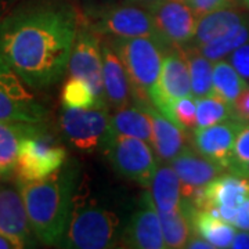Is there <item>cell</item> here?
Segmentation results:
<instances>
[{
	"label": "cell",
	"mask_w": 249,
	"mask_h": 249,
	"mask_svg": "<svg viewBox=\"0 0 249 249\" xmlns=\"http://www.w3.org/2000/svg\"><path fill=\"white\" fill-rule=\"evenodd\" d=\"M107 39L127 72L136 104L142 107L152 106L151 91L160 78L168 47L154 36Z\"/></svg>",
	"instance_id": "cell-4"
},
{
	"label": "cell",
	"mask_w": 249,
	"mask_h": 249,
	"mask_svg": "<svg viewBox=\"0 0 249 249\" xmlns=\"http://www.w3.org/2000/svg\"><path fill=\"white\" fill-rule=\"evenodd\" d=\"M188 96H193V91L186 54L181 47H169L165 52L160 78L151 91L152 106L169 116L173 104Z\"/></svg>",
	"instance_id": "cell-12"
},
{
	"label": "cell",
	"mask_w": 249,
	"mask_h": 249,
	"mask_svg": "<svg viewBox=\"0 0 249 249\" xmlns=\"http://www.w3.org/2000/svg\"><path fill=\"white\" fill-rule=\"evenodd\" d=\"M212 85L213 93L219 94L231 104H234L237 97L249 86L247 79L241 76L240 72L232 67L231 62L224 60L214 61Z\"/></svg>",
	"instance_id": "cell-27"
},
{
	"label": "cell",
	"mask_w": 249,
	"mask_h": 249,
	"mask_svg": "<svg viewBox=\"0 0 249 249\" xmlns=\"http://www.w3.org/2000/svg\"><path fill=\"white\" fill-rule=\"evenodd\" d=\"M4 178H7V176H6V175H4V173L0 170V180H4Z\"/></svg>",
	"instance_id": "cell-43"
},
{
	"label": "cell",
	"mask_w": 249,
	"mask_h": 249,
	"mask_svg": "<svg viewBox=\"0 0 249 249\" xmlns=\"http://www.w3.org/2000/svg\"><path fill=\"white\" fill-rule=\"evenodd\" d=\"M237 0H188L190 6L193 7L196 17L212 13L216 10L230 9L235 4Z\"/></svg>",
	"instance_id": "cell-33"
},
{
	"label": "cell",
	"mask_w": 249,
	"mask_h": 249,
	"mask_svg": "<svg viewBox=\"0 0 249 249\" xmlns=\"http://www.w3.org/2000/svg\"><path fill=\"white\" fill-rule=\"evenodd\" d=\"M150 13L155 36L165 47H183L194 39L198 17L188 0H160Z\"/></svg>",
	"instance_id": "cell-11"
},
{
	"label": "cell",
	"mask_w": 249,
	"mask_h": 249,
	"mask_svg": "<svg viewBox=\"0 0 249 249\" xmlns=\"http://www.w3.org/2000/svg\"><path fill=\"white\" fill-rule=\"evenodd\" d=\"M232 226H235V229L238 230H247L249 231V196L238 206Z\"/></svg>",
	"instance_id": "cell-36"
},
{
	"label": "cell",
	"mask_w": 249,
	"mask_h": 249,
	"mask_svg": "<svg viewBox=\"0 0 249 249\" xmlns=\"http://www.w3.org/2000/svg\"><path fill=\"white\" fill-rule=\"evenodd\" d=\"M43 132L46 130L40 124L0 121V170L7 178L16 169L21 142Z\"/></svg>",
	"instance_id": "cell-20"
},
{
	"label": "cell",
	"mask_w": 249,
	"mask_h": 249,
	"mask_svg": "<svg viewBox=\"0 0 249 249\" xmlns=\"http://www.w3.org/2000/svg\"><path fill=\"white\" fill-rule=\"evenodd\" d=\"M232 108L234 116L245 124H249V86L237 97Z\"/></svg>",
	"instance_id": "cell-35"
},
{
	"label": "cell",
	"mask_w": 249,
	"mask_h": 249,
	"mask_svg": "<svg viewBox=\"0 0 249 249\" xmlns=\"http://www.w3.org/2000/svg\"><path fill=\"white\" fill-rule=\"evenodd\" d=\"M124 227L115 212L96 201H90L89 196L80 193L78 186L70 222L58 247L70 249L115 248L121 242Z\"/></svg>",
	"instance_id": "cell-3"
},
{
	"label": "cell",
	"mask_w": 249,
	"mask_h": 249,
	"mask_svg": "<svg viewBox=\"0 0 249 249\" xmlns=\"http://www.w3.org/2000/svg\"><path fill=\"white\" fill-rule=\"evenodd\" d=\"M196 129L220 124L235 118L231 103L226 101L216 93L196 98Z\"/></svg>",
	"instance_id": "cell-28"
},
{
	"label": "cell",
	"mask_w": 249,
	"mask_h": 249,
	"mask_svg": "<svg viewBox=\"0 0 249 249\" xmlns=\"http://www.w3.org/2000/svg\"><path fill=\"white\" fill-rule=\"evenodd\" d=\"M16 183L37 241L46 245H58L70 222L73 196L79 183V168L75 163H64L47 178H16Z\"/></svg>",
	"instance_id": "cell-2"
},
{
	"label": "cell",
	"mask_w": 249,
	"mask_h": 249,
	"mask_svg": "<svg viewBox=\"0 0 249 249\" xmlns=\"http://www.w3.org/2000/svg\"><path fill=\"white\" fill-rule=\"evenodd\" d=\"M79 16L60 0L36 1L0 21V53L32 89L49 88L68 70Z\"/></svg>",
	"instance_id": "cell-1"
},
{
	"label": "cell",
	"mask_w": 249,
	"mask_h": 249,
	"mask_svg": "<svg viewBox=\"0 0 249 249\" xmlns=\"http://www.w3.org/2000/svg\"><path fill=\"white\" fill-rule=\"evenodd\" d=\"M186 54L188 70H190V79H191V91L196 98L204 97L213 91L212 85V73L213 65L212 61L208 60L196 46L186 45L181 47Z\"/></svg>",
	"instance_id": "cell-26"
},
{
	"label": "cell",
	"mask_w": 249,
	"mask_h": 249,
	"mask_svg": "<svg viewBox=\"0 0 249 249\" xmlns=\"http://www.w3.org/2000/svg\"><path fill=\"white\" fill-rule=\"evenodd\" d=\"M249 40V27L248 24H242L238 28L232 29L231 32L220 36L214 40H211L202 46H196V49L204 54L208 60L212 62L223 60L226 55L231 54L240 46L245 45Z\"/></svg>",
	"instance_id": "cell-29"
},
{
	"label": "cell",
	"mask_w": 249,
	"mask_h": 249,
	"mask_svg": "<svg viewBox=\"0 0 249 249\" xmlns=\"http://www.w3.org/2000/svg\"><path fill=\"white\" fill-rule=\"evenodd\" d=\"M226 170L249 178V124H245L237 136Z\"/></svg>",
	"instance_id": "cell-31"
},
{
	"label": "cell",
	"mask_w": 249,
	"mask_h": 249,
	"mask_svg": "<svg viewBox=\"0 0 249 249\" xmlns=\"http://www.w3.org/2000/svg\"><path fill=\"white\" fill-rule=\"evenodd\" d=\"M168 118L178 126H181L188 133H193L196 129V101L194 96L180 98L172 107Z\"/></svg>",
	"instance_id": "cell-32"
},
{
	"label": "cell",
	"mask_w": 249,
	"mask_h": 249,
	"mask_svg": "<svg viewBox=\"0 0 249 249\" xmlns=\"http://www.w3.org/2000/svg\"><path fill=\"white\" fill-rule=\"evenodd\" d=\"M244 126V122L232 118L212 126L198 127L193 132L191 147L205 158L219 163L226 170L231 158L235 139Z\"/></svg>",
	"instance_id": "cell-15"
},
{
	"label": "cell",
	"mask_w": 249,
	"mask_h": 249,
	"mask_svg": "<svg viewBox=\"0 0 249 249\" xmlns=\"http://www.w3.org/2000/svg\"><path fill=\"white\" fill-rule=\"evenodd\" d=\"M103 80L108 108L118 109L132 104L133 93L127 72L107 37L101 36Z\"/></svg>",
	"instance_id": "cell-18"
},
{
	"label": "cell",
	"mask_w": 249,
	"mask_h": 249,
	"mask_svg": "<svg viewBox=\"0 0 249 249\" xmlns=\"http://www.w3.org/2000/svg\"><path fill=\"white\" fill-rule=\"evenodd\" d=\"M62 106L68 108H103L89 83L85 79L73 78L65 82L61 93Z\"/></svg>",
	"instance_id": "cell-30"
},
{
	"label": "cell",
	"mask_w": 249,
	"mask_h": 249,
	"mask_svg": "<svg viewBox=\"0 0 249 249\" xmlns=\"http://www.w3.org/2000/svg\"><path fill=\"white\" fill-rule=\"evenodd\" d=\"M114 111L115 112L111 115V126L114 133L136 137L151 144L152 122L145 108L136 104Z\"/></svg>",
	"instance_id": "cell-24"
},
{
	"label": "cell",
	"mask_w": 249,
	"mask_h": 249,
	"mask_svg": "<svg viewBox=\"0 0 249 249\" xmlns=\"http://www.w3.org/2000/svg\"><path fill=\"white\" fill-rule=\"evenodd\" d=\"M100 36L107 37H136L155 36L151 13L130 3L109 4L90 10L89 17L83 19ZM158 39V37H157Z\"/></svg>",
	"instance_id": "cell-8"
},
{
	"label": "cell",
	"mask_w": 249,
	"mask_h": 249,
	"mask_svg": "<svg viewBox=\"0 0 249 249\" xmlns=\"http://www.w3.org/2000/svg\"><path fill=\"white\" fill-rule=\"evenodd\" d=\"M124 248L163 249L165 241L158 209L150 191L142 193L134 212L126 223L121 242Z\"/></svg>",
	"instance_id": "cell-14"
},
{
	"label": "cell",
	"mask_w": 249,
	"mask_h": 249,
	"mask_svg": "<svg viewBox=\"0 0 249 249\" xmlns=\"http://www.w3.org/2000/svg\"><path fill=\"white\" fill-rule=\"evenodd\" d=\"M126 3H130V4H136V6H140L142 9L150 10L160 1V0H124Z\"/></svg>",
	"instance_id": "cell-40"
},
{
	"label": "cell",
	"mask_w": 249,
	"mask_h": 249,
	"mask_svg": "<svg viewBox=\"0 0 249 249\" xmlns=\"http://www.w3.org/2000/svg\"><path fill=\"white\" fill-rule=\"evenodd\" d=\"M248 196L249 178L227 172L213 178L191 199V202L196 209L211 211L232 224L238 206Z\"/></svg>",
	"instance_id": "cell-13"
},
{
	"label": "cell",
	"mask_w": 249,
	"mask_h": 249,
	"mask_svg": "<svg viewBox=\"0 0 249 249\" xmlns=\"http://www.w3.org/2000/svg\"><path fill=\"white\" fill-rule=\"evenodd\" d=\"M186 248L188 249H213V245L208 240H205L204 237H201L196 231L193 232V235L190 237V240L187 241Z\"/></svg>",
	"instance_id": "cell-37"
},
{
	"label": "cell",
	"mask_w": 249,
	"mask_h": 249,
	"mask_svg": "<svg viewBox=\"0 0 249 249\" xmlns=\"http://www.w3.org/2000/svg\"><path fill=\"white\" fill-rule=\"evenodd\" d=\"M103 151L116 173L140 186L150 187L158 166L148 142L112 132Z\"/></svg>",
	"instance_id": "cell-6"
},
{
	"label": "cell",
	"mask_w": 249,
	"mask_h": 249,
	"mask_svg": "<svg viewBox=\"0 0 249 249\" xmlns=\"http://www.w3.org/2000/svg\"><path fill=\"white\" fill-rule=\"evenodd\" d=\"M144 108L151 116L152 150L158 155L160 162H172L180 152L188 147V132L176 122H173L170 118L163 115L154 106H147Z\"/></svg>",
	"instance_id": "cell-19"
},
{
	"label": "cell",
	"mask_w": 249,
	"mask_h": 249,
	"mask_svg": "<svg viewBox=\"0 0 249 249\" xmlns=\"http://www.w3.org/2000/svg\"><path fill=\"white\" fill-rule=\"evenodd\" d=\"M181 181L184 199L191 201L213 178L224 172V168L213 160L205 158L193 147H187L170 162Z\"/></svg>",
	"instance_id": "cell-16"
},
{
	"label": "cell",
	"mask_w": 249,
	"mask_h": 249,
	"mask_svg": "<svg viewBox=\"0 0 249 249\" xmlns=\"http://www.w3.org/2000/svg\"><path fill=\"white\" fill-rule=\"evenodd\" d=\"M230 62L244 79L249 80V45L245 43L234 50L230 55Z\"/></svg>",
	"instance_id": "cell-34"
},
{
	"label": "cell",
	"mask_w": 249,
	"mask_h": 249,
	"mask_svg": "<svg viewBox=\"0 0 249 249\" xmlns=\"http://www.w3.org/2000/svg\"><path fill=\"white\" fill-rule=\"evenodd\" d=\"M150 194L160 212H169L183 204L181 181L172 165L163 162V165L157 168L150 184Z\"/></svg>",
	"instance_id": "cell-23"
},
{
	"label": "cell",
	"mask_w": 249,
	"mask_h": 249,
	"mask_svg": "<svg viewBox=\"0 0 249 249\" xmlns=\"http://www.w3.org/2000/svg\"><path fill=\"white\" fill-rule=\"evenodd\" d=\"M0 53V121L40 124L47 108Z\"/></svg>",
	"instance_id": "cell-5"
},
{
	"label": "cell",
	"mask_w": 249,
	"mask_h": 249,
	"mask_svg": "<svg viewBox=\"0 0 249 249\" xmlns=\"http://www.w3.org/2000/svg\"><path fill=\"white\" fill-rule=\"evenodd\" d=\"M68 73L70 76L86 80L91 86V89L94 90L100 106L108 108L103 80L101 36L88 27L83 19L79 22L78 34L73 42L68 62Z\"/></svg>",
	"instance_id": "cell-9"
},
{
	"label": "cell",
	"mask_w": 249,
	"mask_h": 249,
	"mask_svg": "<svg viewBox=\"0 0 249 249\" xmlns=\"http://www.w3.org/2000/svg\"><path fill=\"white\" fill-rule=\"evenodd\" d=\"M22 247L11 237L0 232V249H21Z\"/></svg>",
	"instance_id": "cell-39"
},
{
	"label": "cell",
	"mask_w": 249,
	"mask_h": 249,
	"mask_svg": "<svg viewBox=\"0 0 249 249\" xmlns=\"http://www.w3.org/2000/svg\"><path fill=\"white\" fill-rule=\"evenodd\" d=\"M193 211L194 205L188 199H183V204L169 212L158 211L166 248H186L187 241L190 240L194 230Z\"/></svg>",
	"instance_id": "cell-21"
},
{
	"label": "cell",
	"mask_w": 249,
	"mask_h": 249,
	"mask_svg": "<svg viewBox=\"0 0 249 249\" xmlns=\"http://www.w3.org/2000/svg\"><path fill=\"white\" fill-rule=\"evenodd\" d=\"M240 1L242 6H245L247 9H249V0H240Z\"/></svg>",
	"instance_id": "cell-41"
},
{
	"label": "cell",
	"mask_w": 249,
	"mask_h": 249,
	"mask_svg": "<svg viewBox=\"0 0 249 249\" xmlns=\"http://www.w3.org/2000/svg\"><path fill=\"white\" fill-rule=\"evenodd\" d=\"M245 22V17L231 7L204 14L196 19V35L188 45L202 46L231 32L232 29L238 28Z\"/></svg>",
	"instance_id": "cell-22"
},
{
	"label": "cell",
	"mask_w": 249,
	"mask_h": 249,
	"mask_svg": "<svg viewBox=\"0 0 249 249\" xmlns=\"http://www.w3.org/2000/svg\"><path fill=\"white\" fill-rule=\"evenodd\" d=\"M0 232L16 240L22 248L36 245V235L18 187L0 184Z\"/></svg>",
	"instance_id": "cell-17"
},
{
	"label": "cell",
	"mask_w": 249,
	"mask_h": 249,
	"mask_svg": "<svg viewBox=\"0 0 249 249\" xmlns=\"http://www.w3.org/2000/svg\"><path fill=\"white\" fill-rule=\"evenodd\" d=\"M10 1H13V0H0V7H1L3 4H7Z\"/></svg>",
	"instance_id": "cell-42"
},
{
	"label": "cell",
	"mask_w": 249,
	"mask_h": 249,
	"mask_svg": "<svg viewBox=\"0 0 249 249\" xmlns=\"http://www.w3.org/2000/svg\"><path fill=\"white\" fill-rule=\"evenodd\" d=\"M193 227L196 234L208 240L213 248H230L235 235V226L223 220L217 214L206 209L193 211Z\"/></svg>",
	"instance_id": "cell-25"
},
{
	"label": "cell",
	"mask_w": 249,
	"mask_h": 249,
	"mask_svg": "<svg viewBox=\"0 0 249 249\" xmlns=\"http://www.w3.org/2000/svg\"><path fill=\"white\" fill-rule=\"evenodd\" d=\"M60 124L67 142L82 152L103 150L112 136L108 108L64 107Z\"/></svg>",
	"instance_id": "cell-7"
},
{
	"label": "cell",
	"mask_w": 249,
	"mask_h": 249,
	"mask_svg": "<svg viewBox=\"0 0 249 249\" xmlns=\"http://www.w3.org/2000/svg\"><path fill=\"white\" fill-rule=\"evenodd\" d=\"M67 160L64 145L55 144L46 132L25 137L18 150L16 163V178L39 180L58 170Z\"/></svg>",
	"instance_id": "cell-10"
},
{
	"label": "cell",
	"mask_w": 249,
	"mask_h": 249,
	"mask_svg": "<svg viewBox=\"0 0 249 249\" xmlns=\"http://www.w3.org/2000/svg\"><path fill=\"white\" fill-rule=\"evenodd\" d=\"M230 248L249 249V231H247V230H240L238 232H235Z\"/></svg>",
	"instance_id": "cell-38"
}]
</instances>
